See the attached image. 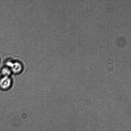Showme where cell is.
<instances>
[{"label":"cell","mask_w":131,"mask_h":131,"mask_svg":"<svg viewBox=\"0 0 131 131\" xmlns=\"http://www.w3.org/2000/svg\"><path fill=\"white\" fill-rule=\"evenodd\" d=\"M12 73L10 68L7 67L3 68L1 71V74L2 77H10Z\"/></svg>","instance_id":"3957f363"},{"label":"cell","mask_w":131,"mask_h":131,"mask_svg":"<svg viewBox=\"0 0 131 131\" xmlns=\"http://www.w3.org/2000/svg\"><path fill=\"white\" fill-rule=\"evenodd\" d=\"M6 65L8 67L10 68L12 73L15 74H20L23 70L22 65L19 62L8 61L6 62Z\"/></svg>","instance_id":"7a4b0ae2"},{"label":"cell","mask_w":131,"mask_h":131,"mask_svg":"<svg viewBox=\"0 0 131 131\" xmlns=\"http://www.w3.org/2000/svg\"><path fill=\"white\" fill-rule=\"evenodd\" d=\"M13 83L10 77H2L0 78V89L3 91L8 90L12 86Z\"/></svg>","instance_id":"6da1fadb"}]
</instances>
